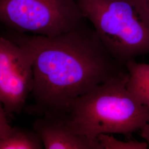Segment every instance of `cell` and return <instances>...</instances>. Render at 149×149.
Wrapping results in <instances>:
<instances>
[{
    "label": "cell",
    "mask_w": 149,
    "mask_h": 149,
    "mask_svg": "<svg viewBox=\"0 0 149 149\" xmlns=\"http://www.w3.org/2000/svg\"><path fill=\"white\" fill-rule=\"evenodd\" d=\"M86 21L75 0H0V22L16 32L54 37Z\"/></svg>",
    "instance_id": "4"
},
{
    "label": "cell",
    "mask_w": 149,
    "mask_h": 149,
    "mask_svg": "<svg viewBox=\"0 0 149 149\" xmlns=\"http://www.w3.org/2000/svg\"><path fill=\"white\" fill-rule=\"evenodd\" d=\"M140 135L142 138L146 140V142L148 145V149H149V121L141 129Z\"/></svg>",
    "instance_id": "11"
},
{
    "label": "cell",
    "mask_w": 149,
    "mask_h": 149,
    "mask_svg": "<svg viewBox=\"0 0 149 149\" xmlns=\"http://www.w3.org/2000/svg\"><path fill=\"white\" fill-rule=\"evenodd\" d=\"M75 1L119 63L149 54V10L142 0Z\"/></svg>",
    "instance_id": "3"
},
{
    "label": "cell",
    "mask_w": 149,
    "mask_h": 149,
    "mask_svg": "<svg viewBox=\"0 0 149 149\" xmlns=\"http://www.w3.org/2000/svg\"><path fill=\"white\" fill-rule=\"evenodd\" d=\"M149 10V0H142Z\"/></svg>",
    "instance_id": "12"
},
{
    "label": "cell",
    "mask_w": 149,
    "mask_h": 149,
    "mask_svg": "<svg viewBox=\"0 0 149 149\" xmlns=\"http://www.w3.org/2000/svg\"><path fill=\"white\" fill-rule=\"evenodd\" d=\"M27 53L32 64L34 104L29 112L65 114L75 99L127 70L86 23L54 37L8 33Z\"/></svg>",
    "instance_id": "1"
},
{
    "label": "cell",
    "mask_w": 149,
    "mask_h": 149,
    "mask_svg": "<svg viewBox=\"0 0 149 149\" xmlns=\"http://www.w3.org/2000/svg\"><path fill=\"white\" fill-rule=\"evenodd\" d=\"M33 127L45 149H102L97 139L72 132L64 114H45L34 121Z\"/></svg>",
    "instance_id": "6"
},
{
    "label": "cell",
    "mask_w": 149,
    "mask_h": 149,
    "mask_svg": "<svg viewBox=\"0 0 149 149\" xmlns=\"http://www.w3.org/2000/svg\"><path fill=\"white\" fill-rule=\"evenodd\" d=\"M7 113L0 102V139L6 138L11 132L12 127L7 119Z\"/></svg>",
    "instance_id": "10"
},
{
    "label": "cell",
    "mask_w": 149,
    "mask_h": 149,
    "mask_svg": "<svg viewBox=\"0 0 149 149\" xmlns=\"http://www.w3.org/2000/svg\"><path fill=\"white\" fill-rule=\"evenodd\" d=\"M129 79L127 88L141 104L149 108V64L139 63L135 59L125 64Z\"/></svg>",
    "instance_id": "7"
},
{
    "label": "cell",
    "mask_w": 149,
    "mask_h": 149,
    "mask_svg": "<svg viewBox=\"0 0 149 149\" xmlns=\"http://www.w3.org/2000/svg\"><path fill=\"white\" fill-rule=\"evenodd\" d=\"M125 70L75 99L64 114L74 133L96 139L102 134L129 135L149 121V108L128 90Z\"/></svg>",
    "instance_id": "2"
},
{
    "label": "cell",
    "mask_w": 149,
    "mask_h": 149,
    "mask_svg": "<svg viewBox=\"0 0 149 149\" xmlns=\"http://www.w3.org/2000/svg\"><path fill=\"white\" fill-rule=\"evenodd\" d=\"M43 143L37 133L19 127H12L6 138L0 139V149H42Z\"/></svg>",
    "instance_id": "8"
},
{
    "label": "cell",
    "mask_w": 149,
    "mask_h": 149,
    "mask_svg": "<svg viewBox=\"0 0 149 149\" xmlns=\"http://www.w3.org/2000/svg\"><path fill=\"white\" fill-rule=\"evenodd\" d=\"M97 139L102 149H148L146 142L134 140L123 141L116 139L112 134H102L98 136Z\"/></svg>",
    "instance_id": "9"
},
{
    "label": "cell",
    "mask_w": 149,
    "mask_h": 149,
    "mask_svg": "<svg viewBox=\"0 0 149 149\" xmlns=\"http://www.w3.org/2000/svg\"><path fill=\"white\" fill-rule=\"evenodd\" d=\"M34 87L31 60L25 50L0 37V102L7 114H18Z\"/></svg>",
    "instance_id": "5"
}]
</instances>
